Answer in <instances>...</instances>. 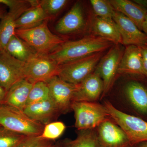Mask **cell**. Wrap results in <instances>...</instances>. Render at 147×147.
Masks as SVG:
<instances>
[{"mask_svg":"<svg viewBox=\"0 0 147 147\" xmlns=\"http://www.w3.org/2000/svg\"><path fill=\"white\" fill-rule=\"evenodd\" d=\"M113 43L95 35L74 41H65L48 55L59 65L100 52L113 46Z\"/></svg>","mask_w":147,"mask_h":147,"instance_id":"obj_1","label":"cell"},{"mask_svg":"<svg viewBox=\"0 0 147 147\" xmlns=\"http://www.w3.org/2000/svg\"><path fill=\"white\" fill-rule=\"evenodd\" d=\"M48 20L34 28L15 31V34L28 43L38 55H49L65 41L50 30Z\"/></svg>","mask_w":147,"mask_h":147,"instance_id":"obj_2","label":"cell"},{"mask_svg":"<svg viewBox=\"0 0 147 147\" xmlns=\"http://www.w3.org/2000/svg\"><path fill=\"white\" fill-rule=\"evenodd\" d=\"M0 126L26 136L42 134L45 125L29 117L23 111L8 105H0Z\"/></svg>","mask_w":147,"mask_h":147,"instance_id":"obj_3","label":"cell"},{"mask_svg":"<svg viewBox=\"0 0 147 147\" xmlns=\"http://www.w3.org/2000/svg\"><path fill=\"white\" fill-rule=\"evenodd\" d=\"M104 106L110 118L124 131L133 146L147 142V121L122 112L109 101H105Z\"/></svg>","mask_w":147,"mask_h":147,"instance_id":"obj_4","label":"cell"},{"mask_svg":"<svg viewBox=\"0 0 147 147\" xmlns=\"http://www.w3.org/2000/svg\"><path fill=\"white\" fill-rule=\"evenodd\" d=\"M71 109L74 112L75 127L79 131L95 129L110 118L104 105L96 102H73Z\"/></svg>","mask_w":147,"mask_h":147,"instance_id":"obj_5","label":"cell"},{"mask_svg":"<svg viewBox=\"0 0 147 147\" xmlns=\"http://www.w3.org/2000/svg\"><path fill=\"white\" fill-rule=\"evenodd\" d=\"M103 52L95 53L59 65L57 76L69 84L78 85L94 71Z\"/></svg>","mask_w":147,"mask_h":147,"instance_id":"obj_6","label":"cell"},{"mask_svg":"<svg viewBox=\"0 0 147 147\" xmlns=\"http://www.w3.org/2000/svg\"><path fill=\"white\" fill-rule=\"evenodd\" d=\"M124 51L119 45H113L96 66L94 71L99 74L103 83L101 98L108 93L113 86Z\"/></svg>","mask_w":147,"mask_h":147,"instance_id":"obj_7","label":"cell"},{"mask_svg":"<svg viewBox=\"0 0 147 147\" xmlns=\"http://www.w3.org/2000/svg\"><path fill=\"white\" fill-rule=\"evenodd\" d=\"M46 83L50 90V98L60 114H65L71 110L77 85L65 82L58 76H53Z\"/></svg>","mask_w":147,"mask_h":147,"instance_id":"obj_8","label":"cell"},{"mask_svg":"<svg viewBox=\"0 0 147 147\" xmlns=\"http://www.w3.org/2000/svg\"><path fill=\"white\" fill-rule=\"evenodd\" d=\"M59 65L47 55H38L30 61L25 63V78L32 83L46 82L57 75Z\"/></svg>","mask_w":147,"mask_h":147,"instance_id":"obj_9","label":"cell"},{"mask_svg":"<svg viewBox=\"0 0 147 147\" xmlns=\"http://www.w3.org/2000/svg\"><path fill=\"white\" fill-rule=\"evenodd\" d=\"M25 63L11 56L5 50L0 51V84L7 91L17 82L26 79Z\"/></svg>","mask_w":147,"mask_h":147,"instance_id":"obj_10","label":"cell"},{"mask_svg":"<svg viewBox=\"0 0 147 147\" xmlns=\"http://www.w3.org/2000/svg\"><path fill=\"white\" fill-rule=\"evenodd\" d=\"M100 147H134L121 128L110 119L96 128Z\"/></svg>","mask_w":147,"mask_h":147,"instance_id":"obj_11","label":"cell"},{"mask_svg":"<svg viewBox=\"0 0 147 147\" xmlns=\"http://www.w3.org/2000/svg\"><path fill=\"white\" fill-rule=\"evenodd\" d=\"M113 20L120 34L122 44L127 46L134 45L139 47L147 45V35L130 19L115 10Z\"/></svg>","mask_w":147,"mask_h":147,"instance_id":"obj_12","label":"cell"},{"mask_svg":"<svg viewBox=\"0 0 147 147\" xmlns=\"http://www.w3.org/2000/svg\"><path fill=\"white\" fill-rule=\"evenodd\" d=\"M125 94L137 117L147 121V84L132 80L126 84Z\"/></svg>","mask_w":147,"mask_h":147,"instance_id":"obj_13","label":"cell"},{"mask_svg":"<svg viewBox=\"0 0 147 147\" xmlns=\"http://www.w3.org/2000/svg\"><path fill=\"white\" fill-rule=\"evenodd\" d=\"M77 85L73 102H96L101 98L103 91V81L95 71Z\"/></svg>","mask_w":147,"mask_h":147,"instance_id":"obj_14","label":"cell"},{"mask_svg":"<svg viewBox=\"0 0 147 147\" xmlns=\"http://www.w3.org/2000/svg\"><path fill=\"white\" fill-rule=\"evenodd\" d=\"M85 25L82 5L77 2L58 21L55 30L61 34H69L82 30Z\"/></svg>","mask_w":147,"mask_h":147,"instance_id":"obj_15","label":"cell"},{"mask_svg":"<svg viewBox=\"0 0 147 147\" xmlns=\"http://www.w3.org/2000/svg\"><path fill=\"white\" fill-rule=\"evenodd\" d=\"M118 73L144 76L141 47L127 46L120 62Z\"/></svg>","mask_w":147,"mask_h":147,"instance_id":"obj_16","label":"cell"},{"mask_svg":"<svg viewBox=\"0 0 147 147\" xmlns=\"http://www.w3.org/2000/svg\"><path fill=\"white\" fill-rule=\"evenodd\" d=\"M29 1L8 12L0 21V51L4 50L9 40L15 34L16 20L31 7Z\"/></svg>","mask_w":147,"mask_h":147,"instance_id":"obj_17","label":"cell"},{"mask_svg":"<svg viewBox=\"0 0 147 147\" xmlns=\"http://www.w3.org/2000/svg\"><path fill=\"white\" fill-rule=\"evenodd\" d=\"M23 112L30 118L44 125L60 115L50 98L26 105Z\"/></svg>","mask_w":147,"mask_h":147,"instance_id":"obj_18","label":"cell"},{"mask_svg":"<svg viewBox=\"0 0 147 147\" xmlns=\"http://www.w3.org/2000/svg\"><path fill=\"white\" fill-rule=\"evenodd\" d=\"M34 84L26 79L17 82L7 91L4 104L23 111Z\"/></svg>","mask_w":147,"mask_h":147,"instance_id":"obj_19","label":"cell"},{"mask_svg":"<svg viewBox=\"0 0 147 147\" xmlns=\"http://www.w3.org/2000/svg\"><path fill=\"white\" fill-rule=\"evenodd\" d=\"M110 1L115 10L131 20L142 31V25L147 14V9L133 1L110 0Z\"/></svg>","mask_w":147,"mask_h":147,"instance_id":"obj_20","label":"cell"},{"mask_svg":"<svg viewBox=\"0 0 147 147\" xmlns=\"http://www.w3.org/2000/svg\"><path fill=\"white\" fill-rule=\"evenodd\" d=\"M92 30L95 36L108 40L115 45L122 44L120 34L113 19L96 16L93 21Z\"/></svg>","mask_w":147,"mask_h":147,"instance_id":"obj_21","label":"cell"},{"mask_svg":"<svg viewBox=\"0 0 147 147\" xmlns=\"http://www.w3.org/2000/svg\"><path fill=\"white\" fill-rule=\"evenodd\" d=\"M4 50L13 57L24 63L28 62L38 55L28 43L16 34L9 40Z\"/></svg>","mask_w":147,"mask_h":147,"instance_id":"obj_22","label":"cell"},{"mask_svg":"<svg viewBox=\"0 0 147 147\" xmlns=\"http://www.w3.org/2000/svg\"><path fill=\"white\" fill-rule=\"evenodd\" d=\"M50 18L40 5L31 6L16 20V30H26L38 26Z\"/></svg>","mask_w":147,"mask_h":147,"instance_id":"obj_23","label":"cell"},{"mask_svg":"<svg viewBox=\"0 0 147 147\" xmlns=\"http://www.w3.org/2000/svg\"><path fill=\"white\" fill-rule=\"evenodd\" d=\"M63 147H100L96 129L79 131L74 140L64 142Z\"/></svg>","mask_w":147,"mask_h":147,"instance_id":"obj_24","label":"cell"},{"mask_svg":"<svg viewBox=\"0 0 147 147\" xmlns=\"http://www.w3.org/2000/svg\"><path fill=\"white\" fill-rule=\"evenodd\" d=\"M50 98V90L47 83L44 82H36L33 84L29 93L26 105Z\"/></svg>","mask_w":147,"mask_h":147,"instance_id":"obj_25","label":"cell"},{"mask_svg":"<svg viewBox=\"0 0 147 147\" xmlns=\"http://www.w3.org/2000/svg\"><path fill=\"white\" fill-rule=\"evenodd\" d=\"M93 9L96 17L113 19L115 9L108 0H91Z\"/></svg>","mask_w":147,"mask_h":147,"instance_id":"obj_26","label":"cell"},{"mask_svg":"<svg viewBox=\"0 0 147 147\" xmlns=\"http://www.w3.org/2000/svg\"><path fill=\"white\" fill-rule=\"evenodd\" d=\"M28 136L0 127V147H15Z\"/></svg>","mask_w":147,"mask_h":147,"instance_id":"obj_27","label":"cell"},{"mask_svg":"<svg viewBox=\"0 0 147 147\" xmlns=\"http://www.w3.org/2000/svg\"><path fill=\"white\" fill-rule=\"evenodd\" d=\"M66 126L61 121L50 122L45 125L40 136L47 140H55L59 138L65 130Z\"/></svg>","mask_w":147,"mask_h":147,"instance_id":"obj_28","label":"cell"},{"mask_svg":"<svg viewBox=\"0 0 147 147\" xmlns=\"http://www.w3.org/2000/svg\"><path fill=\"white\" fill-rule=\"evenodd\" d=\"M66 0H41L40 5L49 18L58 14L66 5Z\"/></svg>","mask_w":147,"mask_h":147,"instance_id":"obj_29","label":"cell"},{"mask_svg":"<svg viewBox=\"0 0 147 147\" xmlns=\"http://www.w3.org/2000/svg\"><path fill=\"white\" fill-rule=\"evenodd\" d=\"M52 141L43 139L40 136H28L15 147H51Z\"/></svg>","mask_w":147,"mask_h":147,"instance_id":"obj_30","label":"cell"},{"mask_svg":"<svg viewBox=\"0 0 147 147\" xmlns=\"http://www.w3.org/2000/svg\"><path fill=\"white\" fill-rule=\"evenodd\" d=\"M27 2V1L24 0H0V5L6 6L11 10L22 5Z\"/></svg>","mask_w":147,"mask_h":147,"instance_id":"obj_31","label":"cell"},{"mask_svg":"<svg viewBox=\"0 0 147 147\" xmlns=\"http://www.w3.org/2000/svg\"><path fill=\"white\" fill-rule=\"evenodd\" d=\"M144 76L147 78V45L141 46Z\"/></svg>","mask_w":147,"mask_h":147,"instance_id":"obj_32","label":"cell"},{"mask_svg":"<svg viewBox=\"0 0 147 147\" xmlns=\"http://www.w3.org/2000/svg\"><path fill=\"white\" fill-rule=\"evenodd\" d=\"M7 91L0 84V105L4 104Z\"/></svg>","mask_w":147,"mask_h":147,"instance_id":"obj_33","label":"cell"},{"mask_svg":"<svg viewBox=\"0 0 147 147\" xmlns=\"http://www.w3.org/2000/svg\"><path fill=\"white\" fill-rule=\"evenodd\" d=\"M133 1L147 10V0H135Z\"/></svg>","mask_w":147,"mask_h":147,"instance_id":"obj_34","label":"cell"},{"mask_svg":"<svg viewBox=\"0 0 147 147\" xmlns=\"http://www.w3.org/2000/svg\"><path fill=\"white\" fill-rule=\"evenodd\" d=\"M142 31L147 35V14L142 25Z\"/></svg>","mask_w":147,"mask_h":147,"instance_id":"obj_35","label":"cell"},{"mask_svg":"<svg viewBox=\"0 0 147 147\" xmlns=\"http://www.w3.org/2000/svg\"><path fill=\"white\" fill-rule=\"evenodd\" d=\"M5 9L2 6L0 5V21H1L5 15L6 13Z\"/></svg>","mask_w":147,"mask_h":147,"instance_id":"obj_36","label":"cell"},{"mask_svg":"<svg viewBox=\"0 0 147 147\" xmlns=\"http://www.w3.org/2000/svg\"><path fill=\"white\" fill-rule=\"evenodd\" d=\"M134 147H147V142H141L135 145Z\"/></svg>","mask_w":147,"mask_h":147,"instance_id":"obj_37","label":"cell"},{"mask_svg":"<svg viewBox=\"0 0 147 147\" xmlns=\"http://www.w3.org/2000/svg\"><path fill=\"white\" fill-rule=\"evenodd\" d=\"M51 147H63V146H59V145H57V146H52Z\"/></svg>","mask_w":147,"mask_h":147,"instance_id":"obj_38","label":"cell"},{"mask_svg":"<svg viewBox=\"0 0 147 147\" xmlns=\"http://www.w3.org/2000/svg\"><path fill=\"white\" fill-rule=\"evenodd\" d=\"M1 127V126H0V127Z\"/></svg>","mask_w":147,"mask_h":147,"instance_id":"obj_39","label":"cell"}]
</instances>
